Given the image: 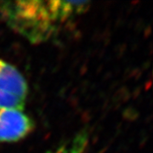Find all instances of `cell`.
Segmentation results:
<instances>
[{
	"instance_id": "2",
	"label": "cell",
	"mask_w": 153,
	"mask_h": 153,
	"mask_svg": "<svg viewBox=\"0 0 153 153\" xmlns=\"http://www.w3.org/2000/svg\"><path fill=\"white\" fill-rule=\"evenodd\" d=\"M27 94V83L22 73L0 59V107L23 110Z\"/></svg>"
},
{
	"instance_id": "3",
	"label": "cell",
	"mask_w": 153,
	"mask_h": 153,
	"mask_svg": "<svg viewBox=\"0 0 153 153\" xmlns=\"http://www.w3.org/2000/svg\"><path fill=\"white\" fill-rule=\"evenodd\" d=\"M33 128V121L22 109L0 107V142L21 140Z\"/></svg>"
},
{
	"instance_id": "1",
	"label": "cell",
	"mask_w": 153,
	"mask_h": 153,
	"mask_svg": "<svg viewBox=\"0 0 153 153\" xmlns=\"http://www.w3.org/2000/svg\"><path fill=\"white\" fill-rule=\"evenodd\" d=\"M88 1L16 0L0 3L6 24L32 44L44 43L58 34L89 7Z\"/></svg>"
},
{
	"instance_id": "4",
	"label": "cell",
	"mask_w": 153,
	"mask_h": 153,
	"mask_svg": "<svg viewBox=\"0 0 153 153\" xmlns=\"http://www.w3.org/2000/svg\"><path fill=\"white\" fill-rule=\"evenodd\" d=\"M88 146V134L86 130H82L58 147L46 153H86Z\"/></svg>"
}]
</instances>
